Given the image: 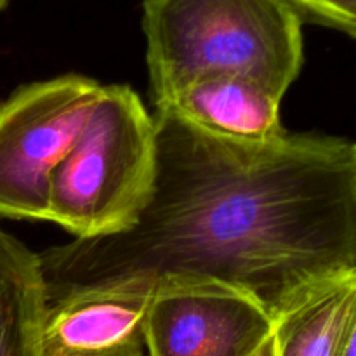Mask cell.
<instances>
[{
	"instance_id": "6da1fadb",
	"label": "cell",
	"mask_w": 356,
	"mask_h": 356,
	"mask_svg": "<svg viewBox=\"0 0 356 356\" xmlns=\"http://www.w3.org/2000/svg\"><path fill=\"white\" fill-rule=\"evenodd\" d=\"M156 172L132 228L38 254L47 302L87 287L214 282L277 318L329 278L356 271V146L285 131L219 139L165 106L152 113Z\"/></svg>"
},
{
	"instance_id": "7a4b0ae2",
	"label": "cell",
	"mask_w": 356,
	"mask_h": 356,
	"mask_svg": "<svg viewBox=\"0 0 356 356\" xmlns=\"http://www.w3.org/2000/svg\"><path fill=\"white\" fill-rule=\"evenodd\" d=\"M143 31L153 106L211 76L282 99L305 65L302 23L284 0H143Z\"/></svg>"
},
{
	"instance_id": "3957f363",
	"label": "cell",
	"mask_w": 356,
	"mask_h": 356,
	"mask_svg": "<svg viewBox=\"0 0 356 356\" xmlns=\"http://www.w3.org/2000/svg\"><path fill=\"white\" fill-rule=\"evenodd\" d=\"M156 138L152 113L129 86H103L51 177L49 218L75 240L122 233L152 197Z\"/></svg>"
},
{
	"instance_id": "277c9868",
	"label": "cell",
	"mask_w": 356,
	"mask_h": 356,
	"mask_svg": "<svg viewBox=\"0 0 356 356\" xmlns=\"http://www.w3.org/2000/svg\"><path fill=\"white\" fill-rule=\"evenodd\" d=\"M101 87L72 73L21 86L0 103V218L47 221L52 172Z\"/></svg>"
},
{
	"instance_id": "5b68a950",
	"label": "cell",
	"mask_w": 356,
	"mask_h": 356,
	"mask_svg": "<svg viewBox=\"0 0 356 356\" xmlns=\"http://www.w3.org/2000/svg\"><path fill=\"white\" fill-rule=\"evenodd\" d=\"M259 301L214 282L155 285L146 316L149 356H250L273 336Z\"/></svg>"
},
{
	"instance_id": "8992f818",
	"label": "cell",
	"mask_w": 356,
	"mask_h": 356,
	"mask_svg": "<svg viewBox=\"0 0 356 356\" xmlns=\"http://www.w3.org/2000/svg\"><path fill=\"white\" fill-rule=\"evenodd\" d=\"M155 287H87L47 302L42 356H145L146 316Z\"/></svg>"
},
{
	"instance_id": "52a82bcc",
	"label": "cell",
	"mask_w": 356,
	"mask_h": 356,
	"mask_svg": "<svg viewBox=\"0 0 356 356\" xmlns=\"http://www.w3.org/2000/svg\"><path fill=\"white\" fill-rule=\"evenodd\" d=\"M280 101L252 80L211 76L191 83L156 106L169 108L193 127L225 141L261 145L285 132Z\"/></svg>"
},
{
	"instance_id": "ba28073f",
	"label": "cell",
	"mask_w": 356,
	"mask_h": 356,
	"mask_svg": "<svg viewBox=\"0 0 356 356\" xmlns=\"http://www.w3.org/2000/svg\"><path fill=\"white\" fill-rule=\"evenodd\" d=\"M356 336V271L316 285L275 318L277 356H339Z\"/></svg>"
},
{
	"instance_id": "9c48e42d",
	"label": "cell",
	"mask_w": 356,
	"mask_h": 356,
	"mask_svg": "<svg viewBox=\"0 0 356 356\" xmlns=\"http://www.w3.org/2000/svg\"><path fill=\"white\" fill-rule=\"evenodd\" d=\"M45 308L38 254L0 226V356H42Z\"/></svg>"
},
{
	"instance_id": "30bf717a",
	"label": "cell",
	"mask_w": 356,
	"mask_h": 356,
	"mask_svg": "<svg viewBox=\"0 0 356 356\" xmlns=\"http://www.w3.org/2000/svg\"><path fill=\"white\" fill-rule=\"evenodd\" d=\"M301 23L332 28L350 38L356 35V0H284Z\"/></svg>"
},
{
	"instance_id": "8fae6325",
	"label": "cell",
	"mask_w": 356,
	"mask_h": 356,
	"mask_svg": "<svg viewBox=\"0 0 356 356\" xmlns=\"http://www.w3.org/2000/svg\"><path fill=\"white\" fill-rule=\"evenodd\" d=\"M250 356H277L275 353V341H273V336L270 337V339L264 341L263 344H261L259 348H257L256 351H254Z\"/></svg>"
},
{
	"instance_id": "7c38bea8",
	"label": "cell",
	"mask_w": 356,
	"mask_h": 356,
	"mask_svg": "<svg viewBox=\"0 0 356 356\" xmlns=\"http://www.w3.org/2000/svg\"><path fill=\"white\" fill-rule=\"evenodd\" d=\"M339 356H356V336L350 337Z\"/></svg>"
},
{
	"instance_id": "4fadbf2b",
	"label": "cell",
	"mask_w": 356,
	"mask_h": 356,
	"mask_svg": "<svg viewBox=\"0 0 356 356\" xmlns=\"http://www.w3.org/2000/svg\"><path fill=\"white\" fill-rule=\"evenodd\" d=\"M7 3H9V0H0V10H3L7 7Z\"/></svg>"
}]
</instances>
